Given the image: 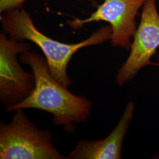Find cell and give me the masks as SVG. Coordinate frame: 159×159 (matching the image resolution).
<instances>
[{
	"label": "cell",
	"instance_id": "cell-7",
	"mask_svg": "<svg viewBox=\"0 0 159 159\" xmlns=\"http://www.w3.org/2000/svg\"><path fill=\"white\" fill-rule=\"evenodd\" d=\"M135 104L127 102L117 125L108 136L102 140H80L67 159H120L125 135L134 117Z\"/></svg>",
	"mask_w": 159,
	"mask_h": 159
},
{
	"label": "cell",
	"instance_id": "cell-6",
	"mask_svg": "<svg viewBox=\"0 0 159 159\" xmlns=\"http://www.w3.org/2000/svg\"><path fill=\"white\" fill-rule=\"evenodd\" d=\"M146 0H103L96 11L84 19L75 18L68 21L73 29L96 21H106L111 28V43L114 47L130 49L137 30L136 17Z\"/></svg>",
	"mask_w": 159,
	"mask_h": 159
},
{
	"label": "cell",
	"instance_id": "cell-5",
	"mask_svg": "<svg viewBox=\"0 0 159 159\" xmlns=\"http://www.w3.org/2000/svg\"><path fill=\"white\" fill-rule=\"evenodd\" d=\"M159 47V14L156 0H146L143 6L140 23L133 37L130 52L119 69L116 83L122 87L148 66H157L151 58Z\"/></svg>",
	"mask_w": 159,
	"mask_h": 159
},
{
	"label": "cell",
	"instance_id": "cell-3",
	"mask_svg": "<svg viewBox=\"0 0 159 159\" xmlns=\"http://www.w3.org/2000/svg\"><path fill=\"white\" fill-rule=\"evenodd\" d=\"M9 123L0 125V159H63L51 132L37 128L18 109Z\"/></svg>",
	"mask_w": 159,
	"mask_h": 159
},
{
	"label": "cell",
	"instance_id": "cell-2",
	"mask_svg": "<svg viewBox=\"0 0 159 159\" xmlns=\"http://www.w3.org/2000/svg\"><path fill=\"white\" fill-rule=\"evenodd\" d=\"M1 16L3 33L18 41L28 40L38 46L45 56L52 76L66 87L72 84L67 73L68 63L75 53L89 46L102 44L110 40V25L93 33L85 40L77 43L67 44L54 40L40 31L29 12L21 8L4 12Z\"/></svg>",
	"mask_w": 159,
	"mask_h": 159
},
{
	"label": "cell",
	"instance_id": "cell-4",
	"mask_svg": "<svg viewBox=\"0 0 159 159\" xmlns=\"http://www.w3.org/2000/svg\"><path fill=\"white\" fill-rule=\"evenodd\" d=\"M29 50L30 46L24 41L0 34V100L7 110L21 102L34 89V74L24 71L18 59L19 54Z\"/></svg>",
	"mask_w": 159,
	"mask_h": 159
},
{
	"label": "cell",
	"instance_id": "cell-8",
	"mask_svg": "<svg viewBox=\"0 0 159 159\" xmlns=\"http://www.w3.org/2000/svg\"><path fill=\"white\" fill-rule=\"evenodd\" d=\"M26 0H0V12H4L15 8H21Z\"/></svg>",
	"mask_w": 159,
	"mask_h": 159
},
{
	"label": "cell",
	"instance_id": "cell-9",
	"mask_svg": "<svg viewBox=\"0 0 159 159\" xmlns=\"http://www.w3.org/2000/svg\"><path fill=\"white\" fill-rule=\"evenodd\" d=\"M157 61H158V62L157 63V66H159V55L157 57Z\"/></svg>",
	"mask_w": 159,
	"mask_h": 159
},
{
	"label": "cell",
	"instance_id": "cell-1",
	"mask_svg": "<svg viewBox=\"0 0 159 159\" xmlns=\"http://www.w3.org/2000/svg\"><path fill=\"white\" fill-rule=\"evenodd\" d=\"M20 60L31 68L35 85L29 96L7 111L25 108L44 111L52 115L55 125L63 126L68 133L75 130L76 124L88 119L92 107L91 101L85 97L74 95L58 82L50 73L46 58L29 50L20 54Z\"/></svg>",
	"mask_w": 159,
	"mask_h": 159
}]
</instances>
